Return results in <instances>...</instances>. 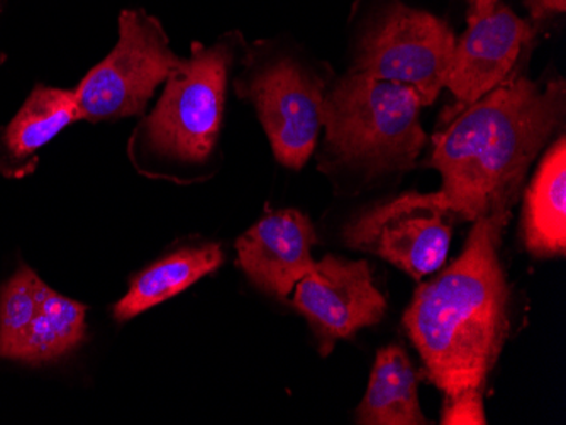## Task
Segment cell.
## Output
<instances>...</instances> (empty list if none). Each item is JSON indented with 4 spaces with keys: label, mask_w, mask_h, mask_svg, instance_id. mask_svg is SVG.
Returning a JSON list of instances; mask_svg holds the SVG:
<instances>
[{
    "label": "cell",
    "mask_w": 566,
    "mask_h": 425,
    "mask_svg": "<svg viewBox=\"0 0 566 425\" xmlns=\"http://www.w3.org/2000/svg\"><path fill=\"white\" fill-rule=\"evenodd\" d=\"M562 77L543 87L523 73L463 109L444 114L429 167L440 171L441 204L465 221L511 214L527 171L565 119Z\"/></svg>",
    "instance_id": "1"
},
{
    "label": "cell",
    "mask_w": 566,
    "mask_h": 425,
    "mask_svg": "<svg viewBox=\"0 0 566 425\" xmlns=\"http://www.w3.org/2000/svg\"><path fill=\"white\" fill-rule=\"evenodd\" d=\"M509 217L475 221L460 258L418 288L403 316L429 380L447 399L482 392L504 348L509 288L497 246Z\"/></svg>",
    "instance_id": "2"
},
{
    "label": "cell",
    "mask_w": 566,
    "mask_h": 425,
    "mask_svg": "<svg viewBox=\"0 0 566 425\" xmlns=\"http://www.w3.org/2000/svg\"><path fill=\"white\" fill-rule=\"evenodd\" d=\"M240 31H228L211 46L193 41L167 81L157 107L136 126L129 141L135 168L151 179L193 180L218 158L229 77L247 52Z\"/></svg>",
    "instance_id": "3"
},
{
    "label": "cell",
    "mask_w": 566,
    "mask_h": 425,
    "mask_svg": "<svg viewBox=\"0 0 566 425\" xmlns=\"http://www.w3.org/2000/svg\"><path fill=\"white\" fill-rule=\"evenodd\" d=\"M422 107L409 85L346 72L324 95L321 170L375 180L415 168L428 142Z\"/></svg>",
    "instance_id": "4"
},
{
    "label": "cell",
    "mask_w": 566,
    "mask_h": 425,
    "mask_svg": "<svg viewBox=\"0 0 566 425\" xmlns=\"http://www.w3.org/2000/svg\"><path fill=\"white\" fill-rule=\"evenodd\" d=\"M333 72L287 38L254 41L234 78L238 97L256 110L282 167L302 170L316 151Z\"/></svg>",
    "instance_id": "5"
},
{
    "label": "cell",
    "mask_w": 566,
    "mask_h": 425,
    "mask_svg": "<svg viewBox=\"0 0 566 425\" xmlns=\"http://www.w3.org/2000/svg\"><path fill=\"white\" fill-rule=\"evenodd\" d=\"M349 31L348 72L409 85L424 107L440 97L457 44L447 19L402 0H356Z\"/></svg>",
    "instance_id": "6"
},
{
    "label": "cell",
    "mask_w": 566,
    "mask_h": 425,
    "mask_svg": "<svg viewBox=\"0 0 566 425\" xmlns=\"http://www.w3.org/2000/svg\"><path fill=\"white\" fill-rule=\"evenodd\" d=\"M182 62L155 15L142 8L124 9L116 47L73 91L81 120L98 124L143 116L158 85Z\"/></svg>",
    "instance_id": "7"
},
{
    "label": "cell",
    "mask_w": 566,
    "mask_h": 425,
    "mask_svg": "<svg viewBox=\"0 0 566 425\" xmlns=\"http://www.w3.org/2000/svg\"><path fill=\"white\" fill-rule=\"evenodd\" d=\"M453 219L436 192H409L359 214L343 236L353 249L380 256L421 280L447 262Z\"/></svg>",
    "instance_id": "8"
},
{
    "label": "cell",
    "mask_w": 566,
    "mask_h": 425,
    "mask_svg": "<svg viewBox=\"0 0 566 425\" xmlns=\"http://www.w3.org/2000/svg\"><path fill=\"white\" fill-rule=\"evenodd\" d=\"M536 34V24L504 0H467V30L454 44L444 82L454 97L448 110L463 109L507 81Z\"/></svg>",
    "instance_id": "9"
},
{
    "label": "cell",
    "mask_w": 566,
    "mask_h": 425,
    "mask_svg": "<svg viewBox=\"0 0 566 425\" xmlns=\"http://www.w3.org/2000/svg\"><path fill=\"white\" fill-rule=\"evenodd\" d=\"M292 304L313 326L323 357L331 353L338 339L380 322L387 309L368 263L333 255L314 262L313 268L295 285Z\"/></svg>",
    "instance_id": "10"
},
{
    "label": "cell",
    "mask_w": 566,
    "mask_h": 425,
    "mask_svg": "<svg viewBox=\"0 0 566 425\" xmlns=\"http://www.w3.org/2000/svg\"><path fill=\"white\" fill-rule=\"evenodd\" d=\"M313 224L294 209L270 212L238 240V262L260 290L287 298L313 268Z\"/></svg>",
    "instance_id": "11"
},
{
    "label": "cell",
    "mask_w": 566,
    "mask_h": 425,
    "mask_svg": "<svg viewBox=\"0 0 566 425\" xmlns=\"http://www.w3.org/2000/svg\"><path fill=\"white\" fill-rule=\"evenodd\" d=\"M81 120L75 92L36 85L11 123L0 129V174L21 180L36 170L40 151Z\"/></svg>",
    "instance_id": "12"
},
{
    "label": "cell",
    "mask_w": 566,
    "mask_h": 425,
    "mask_svg": "<svg viewBox=\"0 0 566 425\" xmlns=\"http://www.w3.org/2000/svg\"><path fill=\"white\" fill-rule=\"evenodd\" d=\"M566 139L559 136L537 167L524 200V241L537 258L566 252Z\"/></svg>",
    "instance_id": "13"
},
{
    "label": "cell",
    "mask_w": 566,
    "mask_h": 425,
    "mask_svg": "<svg viewBox=\"0 0 566 425\" xmlns=\"http://www.w3.org/2000/svg\"><path fill=\"white\" fill-rule=\"evenodd\" d=\"M356 421L367 425L428 424L419 404L418 371L400 346L378 351Z\"/></svg>",
    "instance_id": "14"
},
{
    "label": "cell",
    "mask_w": 566,
    "mask_h": 425,
    "mask_svg": "<svg viewBox=\"0 0 566 425\" xmlns=\"http://www.w3.org/2000/svg\"><path fill=\"white\" fill-rule=\"evenodd\" d=\"M222 259L224 256L218 244L184 247L167 258L158 259L133 280L132 288L114 307V317L124 322L158 304L167 302L218 269Z\"/></svg>",
    "instance_id": "15"
},
{
    "label": "cell",
    "mask_w": 566,
    "mask_h": 425,
    "mask_svg": "<svg viewBox=\"0 0 566 425\" xmlns=\"http://www.w3.org/2000/svg\"><path fill=\"white\" fill-rule=\"evenodd\" d=\"M87 309L59 291L44 288L33 322L25 331L12 361L41 364L65 357L85 336Z\"/></svg>",
    "instance_id": "16"
},
{
    "label": "cell",
    "mask_w": 566,
    "mask_h": 425,
    "mask_svg": "<svg viewBox=\"0 0 566 425\" xmlns=\"http://www.w3.org/2000/svg\"><path fill=\"white\" fill-rule=\"evenodd\" d=\"M46 287L30 266L21 265L0 288V360L14 357Z\"/></svg>",
    "instance_id": "17"
},
{
    "label": "cell",
    "mask_w": 566,
    "mask_h": 425,
    "mask_svg": "<svg viewBox=\"0 0 566 425\" xmlns=\"http://www.w3.org/2000/svg\"><path fill=\"white\" fill-rule=\"evenodd\" d=\"M443 424H486L483 414L482 392H465L461 395L447 399L444 404Z\"/></svg>",
    "instance_id": "18"
},
{
    "label": "cell",
    "mask_w": 566,
    "mask_h": 425,
    "mask_svg": "<svg viewBox=\"0 0 566 425\" xmlns=\"http://www.w3.org/2000/svg\"><path fill=\"white\" fill-rule=\"evenodd\" d=\"M526 8L531 14V22L537 28L548 19L565 15L566 0H526Z\"/></svg>",
    "instance_id": "19"
}]
</instances>
